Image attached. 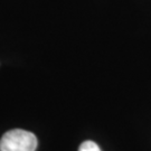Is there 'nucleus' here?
<instances>
[{
	"label": "nucleus",
	"instance_id": "f257e3e1",
	"mask_svg": "<svg viewBox=\"0 0 151 151\" xmlns=\"http://www.w3.org/2000/svg\"><path fill=\"white\" fill-rule=\"evenodd\" d=\"M38 141L36 135L22 129L6 132L0 140V151H36Z\"/></svg>",
	"mask_w": 151,
	"mask_h": 151
},
{
	"label": "nucleus",
	"instance_id": "f03ea898",
	"mask_svg": "<svg viewBox=\"0 0 151 151\" xmlns=\"http://www.w3.org/2000/svg\"><path fill=\"white\" fill-rule=\"evenodd\" d=\"M78 151H101V149L93 141H84L78 148Z\"/></svg>",
	"mask_w": 151,
	"mask_h": 151
}]
</instances>
